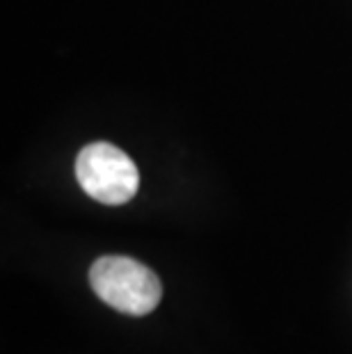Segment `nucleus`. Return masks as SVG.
Segmentation results:
<instances>
[{
  "mask_svg": "<svg viewBox=\"0 0 352 354\" xmlns=\"http://www.w3.org/2000/svg\"><path fill=\"white\" fill-rule=\"evenodd\" d=\"M89 283L99 299L126 315L151 313L163 297L158 274L129 256H101L94 261Z\"/></svg>",
  "mask_w": 352,
  "mask_h": 354,
  "instance_id": "1",
  "label": "nucleus"
},
{
  "mask_svg": "<svg viewBox=\"0 0 352 354\" xmlns=\"http://www.w3.org/2000/svg\"><path fill=\"white\" fill-rule=\"evenodd\" d=\"M76 178L89 197L106 206L131 201L140 187L136 162L108 142H94L82 149L76 158Z\"/></svg>",
  "mask_w": 352,
  "mask_h": 354,
  "instance_id": "2",
  "label": "nucleus"
}]
</instances>
